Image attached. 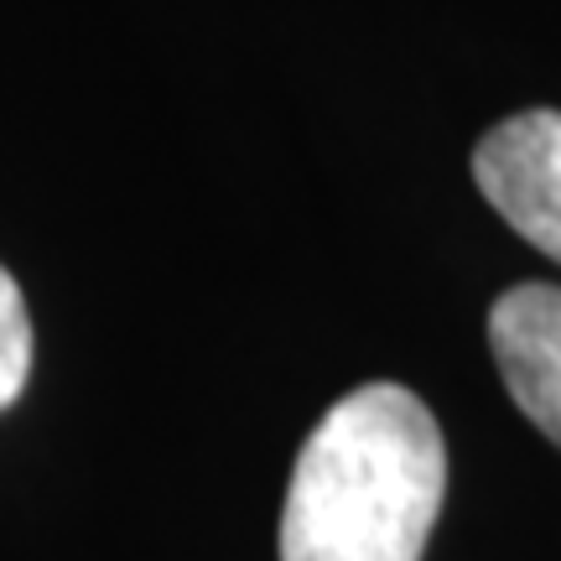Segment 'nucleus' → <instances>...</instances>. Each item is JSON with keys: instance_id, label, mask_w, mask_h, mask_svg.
<instances>
[{"instance_id": "obj_1", "label": "nucleus", "mask_w": 561, "mask_h": 561, "mask_svg": "<svg viewBox=\"0 0 561 561\" xmlns=\"http://www.w3.org/2000/svg\"><path fill=\"white\" fill-rule=\"evenodd\" d=\"M447 500V442L416 390H348L301 442L280 561H421Z\"/></svg>"}, {"instance_id": "obj_2", "label": "nucleus", "mask_w": 561, "mask_h": 561, "mask_svg": "<svg viewBox=\"0 0 561 561\" xmlns=\"http://www.w3.org/2000/svg\"><path fill=\"white\" fill-rule=\"evenodd\" d=\"M489 208L541 255L561 261V110H520L473 146Z\"/></svg>"}, {"instance_id": "obj_3", "label": "nucleus", "mask_w": 561, "mask_h": 561, "mask_svg": "<svg viewBox=\"0 0 561 561\" xmlns=\"http://www.w3.org/2000/svg\"><path fill=\"white\" fill-rule=\"evenodd\" d=\"M489 348L515 405L561 447V286H510L489 307Z\"/></svg>"}, {"instance_id": "obj_4", "label": "nucleus", "mask_w": 561, "mask_h": 561, "mask_svg": "<svg viewBox=\"0 0 561 561\" xmlns=\"http://www.w3.org/2000/svg\"><path fill=\"white\" fill-rule=\"evenodd\" d=\"M32 312H26V297H21L16 276L0 265V411L26 390V375H32Z\"/></svg>"}]
</instances>
